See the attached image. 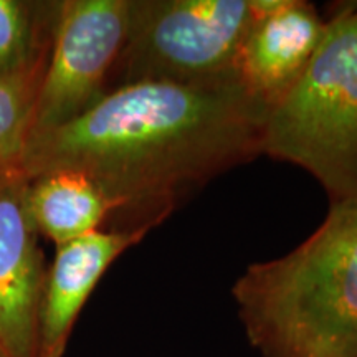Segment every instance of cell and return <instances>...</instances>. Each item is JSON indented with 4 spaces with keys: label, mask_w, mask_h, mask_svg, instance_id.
I'll list each match as a JSON object with an SVG mask.
<instances>
[{
    "label": "cell",
    "mask_w": 357,
    "mask_h": 357,
    "mask_svg": "<svg viewBox=\"0 0 357 357\" xmlns=\"http://www.w3.org/2000/svg\"><path fill=\"white\" fill-rule=\"evenodd\" d=\"M263 154L310 172L331 204L357 197V2L333 8L301 77L268 108Z\"/></svg>",
    "instance_id": "cell-3"
},
{
    "label": "cell",
    "mask_w": 357,
    "mask_h": 357,
    "mask_svg": "<svg viewBox=\"0 0 357 357\" xmlns=\"http://www.w3.org/2000/svg\"><path fill=\"white\" fill-rule=\"evenodd\" d=\"M26 24L19 3L0 0V75L19 68L25 52Z\"/></svg>",
    "instance_id": "cell-11"
},
{
    "label": "cell",
    "mask_w": 357,
    "mask_h": 357,
    "mask_svg": "<svg viewBox=\"0 0 357 357\" xmlns=\"http://www.w3.org/2000/svg\"><path fill=\"white\" fill-rule=\"evenodd\" d=\"M231 296L261 357H357V197L331 204L287 255L250 265Z\"/></svg>",
    "instance_id": "cell-2"
},
{
    "label": "cell",
    "mask_w": 357,
    "mask_h": 357,
    "mask_svg": "<svg viewBox=\"0 0 357 357\" xmlns=\"http://www.w3.org/2000/svg\"><path fill=\"white\" fill-rule=\"evenodd\" d=\"M324 30L326 19L306 0H289L283 10L253 19L236 65L238 82L268 111L301 77Z\"/></svg>",
    "instance_id": "cell-7"
},
{
    "label": "cell",
    "mask_w": 357,
    "mask_h": 357,
    "mask_svg": "<svg viewBox=\"0 0 357 357\" xmlns=\"http://www.w3.org/2000/svg\"><path fill=\"white\" fill-rule=\"evenodd\" d=\"M42 77L37 65L0 75V172L25 158Z\"/></svg>",
    "instance_id": "cell-10"
},
{
    "label": "cell",
    "mask_w": 357,
    "mask_h": 357,
    "mask_svg": "<svg viewBox=\"0 0 357 357\" xmlns=\"http://www.w3.org/2000/svg\"><path fill=\"white\" fill-rule=\"evenodd\" d=\"M26 192L0 184V357H38L45 278Z\"/></svg>",
    "instance_id": "cell-6"
},
{
    "label": "cell",
    "mask_w": 357,
    "mask_h": 357,
    "mask_svg": "<svg viewBox=\"0 0 357 357\" xmlns=\"http://www.w3.org/2000/svg\"><path fill=\"white\" fill-rule=\"evenodd\" d=\"M153 227L91 231L58 247L45 280L40 311L38 357H61L75 321L111 263L124 250L141 242Z\"/></svg>",
    "instance_id": "cell-8"
},
{
    "label": "cell",
    "mask_w": 357,
    "mask_h": 357,
    "mask_svg": "<svg viewBox=\"0 0 357 357\" xmlns=\"http://www.w3.org/2000/svg\"><path fill=\"white\" fill-rule=\"evenodd\" d=\"M26 204L35 229L56 247L100 230L114 204L93 178L75 171L38 176L26 192Z\"/></svg>",
    "instance_id": "cell-9"
},
{
    "label": "cell",
    "mask_w": 357,
    "mask_h": 357,
    "mask_svg": "<svg viewBox=\"0 0 357 357\" xmlns=\"http://www.w3.org/2000/svg\"><path fill=\"white\" fill-rule=\"evenodd\" d=\"M266 106L240 82H141L106 93L61 126L32 134L33 176L75 171L114 208H137L159 225L192 194L263 154Z\"/></svg>",
    "instance_id": "cell-1"
},
{
    "label": "cell",
    "mask_w": 357,
    "mask_h": 357,
    "mask_svg": "<svg viewBox=\"0 0 357 357\" xmlns=\"http://www.w3.org/2000/svg\"><path fill=\"white\" fill-rule=\"evenodd\" d=\"M252 20L250 0L129 2L119 86L238 82L236 65Z\"/></svg>",
    "instance_id": "cell-4"
},
{
    "label": "cell",
    "mask_w": 357,
    "mask_h": 357,
    "mask_svg": "<svg viewBox=\"0 0 357 357\" xmlns=\"http://www.w3.org/2000/svg\"><path fill=\"white\" fill-rule=\"evenodd\" d=\"M128 26V0H71L61 7L32 134L71 121L106 95V78L121 58Z\"/></svg>",
    "instance_id": "cell-5"
}]
</instances>
